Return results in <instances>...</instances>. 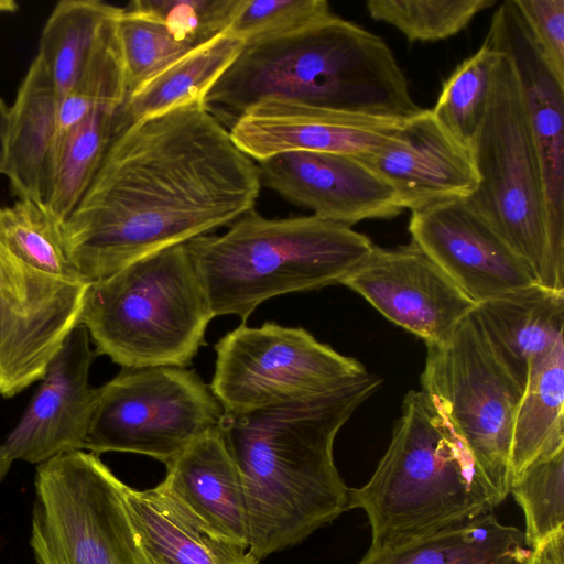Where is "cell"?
Here are the masks:
<instances>
[{
    "instance_id": "6da1fadb",
    "label": "cell",
    "mask_w": 564,
    "mask_h": 564,
    "mask_svg": "<svg viewBox=\"0 0 564 564\" xmlns=\"http://www.w3.org/2000/svg\"><path fill=\"white\" fill-rule=\"evenodd\" d=\"M258 164L202 100L116 129L65 220L67 256L86 283L254 209Z\"/></svg>"
},
{
    "instance_id": "7a4b0ae2",
    "label": "cell",
    "mask_w": 564,
    "mask_h": 564,
    "mask_svg": "<svg viewBox=\"0 0 564 564\" xmlns=\"http://www.w3.org/2000/svg\"><path fill=\"white\" fill-rule=\"evenodd\" d=\"M380 384L366 372L310 399L224 413L219 430L242 478L256 557L301 543L349 510L334 441Z\"/></svg>"
},
{
    "instance_id": "3957f363",
    "label": "cell",
    "mask_w": 564,
    "mask_h": 564,
    "mask_svg": "<svg viewBox=\"0 0 564 564\" xmlns=\"http://www.w3.org/2000/svg\"><path fill=\"white\" fill-rule=\"evenodd\" d=\"M281 99L406 120L422 110L388 44L330 14L292 33L245 44L204 97L234 120L254 104Z\"/></svg>"
},
{
    "instance_id": "277c9868",
    "label": "cell",
    "mask_w": 564,
    "mask_h": 564,
    "mask_svg": "<svg viewBox=\"0 0 564 564\" xmlns=\"http://www.w3.org/2000/svg\"><path fill=\"white\" fill-rule=\"evenodd\" d=\"M503 500L433 399L409 391L390 444L369 481L349 489L371 550L389 547L492 512Z\"/></svg>"
},
{
    "instance_id": "5b68a950",
    "label": "cell",
    "mask_w": 564,
    "mask_h": 564,
    "mask_svg": "<svg viewBox=\"0 0 564 564\" xmlns=\"http://www.w3.org/2000/svg\"><path fill=\"white\" fill-rule=\"evenodd\" d=\"M186 246L214 317L246 322L274 296L340 284L375 245L349 226L314 215L270 219L252 209L225 234Z\"/></svg>"
},
{
    "instance_id": "8992f818",
    "label": "cell",
    "mask_w": 564,
    "mask_h": 564,
    "mask_svg": "<svg viewBox=\"0 0 564 564\" xmlns=\"http://www.w3.org/2000/svg\"><path fill=\"white\" fill-rule=\"evenodd\" d=\"M214 318L186 243L89 283L79 317L97 355L122 368L186 367Z\"/></svg>"
},
{
    "instance_id": "52a82bcc",
    "label": "cell",
    "mask_w": 564,
    "mask_h": 564,
    "mask_svg": "<svg viewBox=\"0 0 564 564\" xmlns=\"http://www.w3.org/2000/svg\"><path fill=\"white\" fill-rule=\"evenodd\" d=\"M497 54L488 107L469 148L478 185L466 199L538 284L564 292V256L550 238L541 165L521 91L510 61Z\"/></svg>"
},
{
    "instance_id": "ba28073f",
    "label": "cell",
    "mask_w": 564,
    "mask_h": 564,
    "mask_svg": "<svg viewBox=\"0 0 564 564\" xmlns=\"http://www.w3.org/2000/svg\"><path fill=\"white\" fill-rule=\"evenodd\" d=\"M126 484L99 455L75 451L36 465L30 546L36 564H151Z\"/></svg>"
},
{
    "instance_id": "9c48e42d",
    "label": "cell",
    "mask_w": 564,
    "mask_h": 564,
    "mask_svg": "<svg viewBox=\"0 0 564 564\" xmlns=\"http://www.w3.org/2000/svg\"><path fill=\"white\" fill-rule=\"evenodd\" d=\"M224 413L194 370L122 368L97 388L85 451L145 455L166 467L197 438L219 429Z\"/></svg>"
},
{
    "instance_id": "30bf717a",
    "label": "cell",
    "mask_w": 564,
    "mask_h": 564,
    "mask_svg": "<svg viewBox=\"0 0 564 564\" xmlns=\"http://www.w3.org/2000/svg\"><path fill=\"white\" fill-rule=\"evenodd\" d=\"M426 347L421 390L445 414L505 500L511 482V427L522 388L469 315L445 341Z\"/></svg>"
},
{
    "instance_id": "8fae6325",
    "label": "cell",
    "mask_w": 564,
    "mask_h": 564,
    "mask_svg": "<svg viewBox=\"0 0 564 564\" xmlns=\"http://www.w3.org/2000/svg\"><path fill=\"white\" fill-rule=\"evenodd\" d=\"M210 389L227 413L310 399L367 372L301 327L241 324L215 345Z\"/></svg>"
},
{
    "instance_id": "7c38bea8",
    "label": "cell",
    "mask_w": 564,
    "mask_h": 564,
    "mask_svg": "<svg viewBox=\"0 0 564 564\" xmlns=\"http://www.w3.org/2000/svg\"><path fill=\"white\" fill-rule=\"evenodd\" d=\"M88 283L42 272L0 242V395L40 381L79 324Z\"/></svg>"
},
{
    "instance_id": "4fadbf2b",
    "label": "cell",
    "mask_w": 564,
    "mask_h": 564,
    "mask_svg": "<svg viewBox=\"0 0 564 564\" xmlns=\"http://www.w3.org/2000/svg\"><path fill=\"white\" fill-rule=\"evenodd\" d=\"M426 346L445 341L476 304L415 243L373 246L341 281Z\"/></svg>"
},
{
    "instance_id": "5bb4252c",
    "label": "cell",
    "mask_w": 564,
    "mask_h": 564,
    "mask_svg": "<svg viewBox=\"0 0 564 564\" xmlns=\"http://www.w3.org/2000/svg\"><path fill=\"white\" fill-rule=\"evenodd\" d=\"M409 232L475 304L536 283L525 262L467 199L411 212Z\"/></svg>"
},
{
    "instance_id": "9a60e30c",
    "label": "cell",
    "mask_w": 564,
    "mask_h": 564,
    "mask_svg": "<svg viewBox=\"0 0 564 564\" xmlns=\"http://www.w3.org/2000/svg\"><path fill=\"white\" fill-rule=\"evenodd\" d=\"M485 41L513 67L541 165L550 238L564 256V83L543 57L513 0L495 10Z\"/></svg>"
},
{
    "instance_id": "2e32d148",
    "label": "cell",
    "mask_w": 564,
    "mask_h": 564,
    "mask_svg": "<svg viewBox=\"0 0 564 564\" xmlns=\"http://www.w3.org/2000/svg\"><path fill=\"white\" fill-rule=\"evenodd\" d=\"M261 184L322 219L351 227L390 219L403 210L397 193L357 156L282 152L257 162Z\"/></svg>"
},
{
    "instance_id": "e0dca14e",
    "label": "cell",
    "mask_w": 564,
    "mask_h": 564,
    "mask_svg": "<svg viewBox=\"0 0 564 564\" xmlns=\"http://www.w3.org/2000/svg\"><path fill=\"white\" fill-rule=\"evenodd\" d=\"M96 355L87 329L78 324L50 361L24 413L2 443L13 460L39 465L85 451L97 394L89 382Z\"/></svg>"
},
{
    "instance_id": "ac0fdd59",
    "label": "cell",
    "mask_w": 564,
    "mask_h": 564,
    "mask_svg": "<svg viewBox=\"0 0 564 564\" xmlns=\"http://www.w3.org/2000/svg\"><path fill=\"white\" fill-rule=\"evenodd\" d=\"M404 121L265 99L237 117L229 132L256 162L289 151L361 158L392 140Z\"/></svg>"
},
{
    "instance_id": "d6986e66",
    "label": "cell",
    "mask_w": 564,
    "mask_h": 564,
    "mask_svg": "<svg viewBox=\"0 0 564 564\" xmlns=\"http://www.w3.org/2000/svg\"><path fill=\"white\" fill-rule=\"evenodd\" d=\"M391 185L411 212L451 199H466L478 185L468 149L438 123L429 109L406 119L395 137L358 158Z\"/></svg>"
},
{
    "instance_id": "ffe728a7",
    "label": "cell",
    "mask_w": 564,
    "mask_h": 564,
    "mask_svg": "<svg viewBox=\"0 0 564 564\" xmlns=\"http://www.w3.org/2000/svg\"><path fill=\"white\" fill-rule=\"evenodd\" d=\"M159 486L203 529L248 547L242 478L219 429L197 438L166 466Z\"/></svg>"
},
{
    "instance_id": "44dd1931",
    "label": "cell",
    "mask_w": 564,
    "mask_h": 564,
    "mask_svg": "<svg viewBox=\"0 0 564 564\" xmlns=\"http://www.w3.org/2000/svg\"><path fill=\"white\" fill-rule=\"evenodd\" d=\"M59 98L52 77L35 56L9 108L4 160L14 195L46 205L54 171Z\"/></svg>"
},
{
    "instance_id": "7402d4cb",
    "label": "cell",
    "mask_w": 564,
    "mask_h": 564,
    "mask_svg": "<svg viewBox=\"0 0 564 564\" xmlns=\"http://www.w3.org/2000/svg\"><path fill=\"white\" fill-rule=\"evenodd\" d=\"M469 316L523 390L532 361L564 338V292L534 283L476 304Z\"/></svg>"
},
{
    "instance_id": "603a6c76",
    "label": "cell",
    "mask_w": 564,
    "mask_h": 564,
    "mask_svg": "<svg viewBox=\"0 0 564 564\" xmlns=\"http://www.w3.org/2000/svg\"><path fill=\"white\" fill-rule=\"evenodd\" d=\"M127 507L151 564H259L248 547L196 523L162 488L124 489Z\"/></svg>"
},
{
    "instance_id": "cb8c5ba5",
    "label": "cell",
    "mask_w": 564,
    "mask_h": 564,
    "mask_svg": "<svg viewBox=\"0 0 564 564\" xmlns=\"http://www.w3.org/2000/svg\"><path fill=\"white\" fill-rule=\"evenodd\" d=\"M530 552L523 531L489 512L398 545L369 549L357 564H518Z\"/></svg>"
},
{
    "instance_id": "d4e9b609",
    "label": "cell",
    "mask_w": 564,
    "mask_h": 564,
    "mask_svg": "<svg viewBox=\"0 0 564 564\" xmlns=\"http://www.w3.org/2000/svg\"><path fill=\"white\" fill-rule=\"evenodd\" d=\"M564 451V338L534 359L511 427L510 475Z\"/></svg>"
},
{
    "instance_id": "484cf974",
    "label": "cell",
    "mask_w": 564,
    "mask_h": 564,
    "mask_svg": "<svg viewBox=\"0 0 564 564\" xmlns=\"http://www.w3.org/2000/svg\"><path fill=\"white\" fill-rule=\"evenodd\" d=\"M242 47L241 40L224 33L193 50L127 97L117 112L116 129L177 106L204 101Z\"/></svg>"
},
{
    "instance_id": "4316f807",
    "label": "cell",
    "mask_w": 564,
    "mask_h": 564,
    "mask_svg": "<svg viewBox=\"0 0 564 564\" xmlns=\"http://www.w3.org/2000/svg\"><path fill=\"white\" fill-rule=\"evenodd\" d=\"M121 11L98 0H64L55 6L42 31L36 56L50 73L59 100L116 30Z\"/></svg>"
},
{
    "instance_id": "83f0119b",
    "label": "cell",
    "mask_w": 564,
    "mask_h": 564,
    "mask_svg": "<svg viewBox=\"0 0 564 564\" xmlns=\"http://www.w3.org/2000/svg\"><path fill=\"white\" fill-rule=\"evenodd\" d=\"M118 110L97 108L56 140L46 206L64 221L98 172L115 132Z\"/></svg>"
},
{
    "instance_id": "f1b7e54d",
    "label": "cell",
    "mask_w": 564,
    "mask_h": 564,
    "mask_svg": "<svg viewBox=\"0 0 564 564\" xmlns=\"http://www.w3.org/2000/svg\"><path fill=\"white\" fill-rule=\"evenodd\" d=\"M64 224L46 205L19 199L0 207V242L42 272L83 281L67 256Z\"/></svg>"
},
{
    "instance_id": "f546056e",
    "label": "cell",
    "mask_w": 564,
    "mask_h": 564,
    "mask_svg": "<svg viewBox=\"0 0 564 564\" xmlns=\"http://www.w3.org/2000/svg\"><path fill=\"white\" fill-rule=\"evenodd\" d=\"M497 58V52L485 41L444 82L431 109L447 133L468 150L488 107Z\"/></svg>"
},
{
    "instance_id": "4dcf8cb0",
    "label": "cell",
    "mask_w": 564,
    "mask_h": 564,
    "mask_svg": "<svg viewBox=\"0 0 564 564\" xmlns=\"http://www.w3.org/2000/svg\"><path fill=\"white\" fill-rule=\"evenodd\" d=\"M495 0H368L370 17L392 25L409 42H435L463 31Z\"/></svg>"
},
{
    "instance_id": "1f68e13d",
    "label": "cell",
    "mask_w": 564,
    "mask_h": 564,
    "mask_svg": "<svg viewBox=\"0 0 564 564\" xmlns=\"http://www.w3.org/2000/svg\"><path fill=\"white\" fill-rule=\"evenodd\" d=\"M127 98L118 25L98 46L74 86L61 98L57 138L97 108L119 109Z\"/></svg>"
},
{
    "instance_id": "d6a6232c",
    "label": "cell",
    "mask_w": 564,
    "mask_h": 564,
    "mask_svg": "<svg viewBox=\"0 0 564 564\" xmlns=\"http://www.w3.org/2000/svg\"><path fill=\"white\" fill-rule=\"evenodd\" d=\"M524 514V544L538 547L564 530V451L529 466L510 482Z\"/></svg>"
},
{
    "instance_id": "836d02e7",
    "label": "cell",
    "mask_w": 564,
    "mask_h": 564,
    "mask_svg": "<svg viewBox=\"0 0 564 564\" xmlns=\"http://www.w3.org/2000/svg\"><path fill=\"white\" fill-rule=\"evenodd\" d=\"M118 35L127 97L194 50L161 22L128 8L119 17Z\"/></svg>"
},
{
    "instance_id": "e575fe53",
    "label": "cell",
    "mask_w": 564,
    "mask_h": 564,
    "mask_svg": "<svg viewBox=\"0 0 564 564\" xmlns=\"http://www.w3.org/2000/svg\"><path fill=\"white\" fill-rule=\"evenodd\" d=\"M243 0H134L127 8L166 26L180 42L197 48L226 33Z\"/></svg>"
},
{
    "instance_id": "d590c367",
    "label": "cell",
    "mask_w": 564,
    "mask_h": 564,
    "mask_svg": "<svg viewBox=\"0 0 564 564\" xmlns=\"http://www.w3.org/2000/svg\"><path fill=\"white\" fill-rule=\"evenodd\" d=\"M330 14L325 0H243L226 34L245 45L292 33Z\"/></svg>"
},
{
    "instance_id": "8d00e7d4",
    "label": "cell",
    "mask_w": 564,
    "mask_h": 564,
    "mask_svg": "<svg viewBox=\"0 0 564 564\" xmlns=\"http://www.w3.org/2000/svg\"><path fill=\"white\" fill-rule=\"evenodd\" d=\"M533 41L564 83V0H513Z\"/></svg>"
},
{
    "instance_id": "74e56055",
    "label": "cell",
    "mask_w": 564,
    "mask_h": 564,
    "mask_svg": "<svg viewBox=\"0 0 564 564\" xmlns=\"http://www.w3.org/2000/svg\"><path fill=\"white\" fill-rule=\"evenodd\" d=\"M534 564H564V530L531 550Z\"/></svg>"
},
{
    "instance_id": "f35d334b",
    "label": "cell",
    "mask_w": 564,
    "mask_h": 564,
    "mask_svg": "<svg viewBox=\"0 0 564 564\" xmlns=\"http://www.w3.org/2000/svg\"><path fill=\"white\" fill-rule=\"evenodd\" d=\"M9 122V108L0 98V174L4 160L6 139Z\"/></svg>"
},
{
    "instance_id": "ab89813d",
    "label": "cell",
    "mask_w": 564,
    "mask_h": 564,
    "mask_svg": "<svg viewBox=\"0 0 564 564\" xmlns=\"http://www.w3.org/2000/svg\"><path fill=\"white\" fill-rule=\"evenodd\" d=\"M13 459L8 454L6 448L0 444V482L7 477L10 471Z\"/></svg>"
},
{
    "instance_id": "60d3db41",
    "label": "cell",
    "mask_w": 564,
    "mask_h": 564,
    "mask_svg": "<svg viewBox=\"0 0 564 564\" xmlns=\"http://www.w3.org/2000/svg\"><path fill=\"white\" fill-rule=\"evenodd\" d=\"M18 10V4L12 0H0V13H10Z\"/></svg>"
},
{
    "instance_id": "b9f144b4",
    "label": "cell",
    "mask_w": 564,
    "mask_h": 564,
    "mask_svg": "<svg viewBox=\"0 0 564 564\" xmlns=\"http://www.w3.org/2000/svg\"><path fill=\"white\" fill-rule=\"evenodd\" d=\"M518 564H534L532 555H531V552H530V554L528 555V557L524 561H522V562H520Z\"/></svg>"
}]
</instances>
